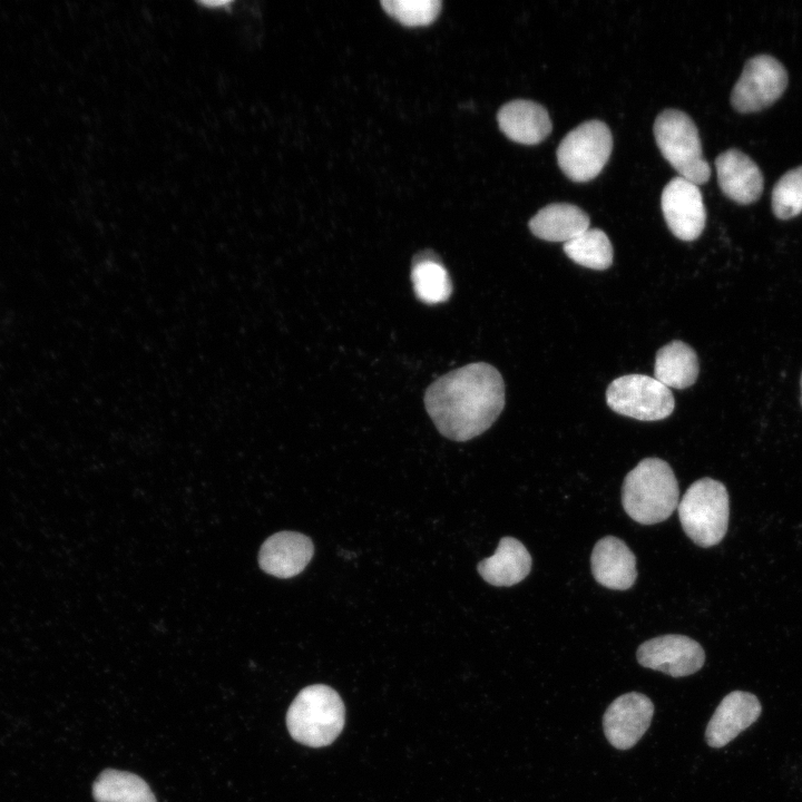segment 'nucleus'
I'll return each mask as SVG.
<instances>
[{
	"label": "nucleus",
	"mask_w": 802,
	"mask_h": 802,
	"mask_svg": "<svg viewBox=\"0 0 802 802\" xmlns=\"http://www.w3.org/2000/svg\"><path fill=\"white\" fill-rule=\"evenodd\" d=\"M684 532L696 545L707 548L718 544L728 526V493L723 483L711 478L693 482L678 502Z\"/></svg>",
	"instance_id": "obj_4"
},
{
	"label": "nucleus",
	"mask_w": 802,
	"mask_h": 802,
	"mask_svg": "<svg viewBox=\"0 0 802 802\" xmlns=\"http://www.w3.org/2000/svg\"><path fill=\"white\" fill-rule=\"evenodd\" d=\"M314 547L311 539L300 532L281 531L265 540L260 550L261 568L275 577L299 575L310 563Z\"/></svg>",
	"instance_id": "obj_14"
},
{
	"label": "nucleus",
	"mask_w": 802,
	"mask_h": 802,
	"mask_svg": "<svg viewBox=\"0 0 802 802\" xmlns=\"http://www.w3.org/2000/svg\"><path fill=\"white\" fill-rule=\"evenodd\" d=\"M717 182L722 192L740 204L757 200L764 179L759 166L743 151L731 148L715 159Z\"/></svg>",
	"instance_id": "obj_13"
},
{
	"label": "nucleus",
	"mask_w": 802,
	"mask_h": 802,
	"mask_svg": "<svg viewBox=\"0 0 802 802\" xmlns=\"http://www.w3.org/2000/svg\"><path fill=\"white\" fill-rule=\"evenodd\" d=\"M801 387H802V381H801ZM801 400H802V398H801Z\"/></svg>",
	"instance_id": "obj_25"
},
{
	"label": "nucleus",
	"mask_w": 802,
	"mask_h": 802,
	"mask_svg": "<svg viewBox=\"0 0 802 802\" xmlns=\"http://www.w3.org/2000/svg\"><path fill=\"white\" fill-rule=\"evenodd\" d=\"M531 233L549 242H568L589 228L588 215L569 203H551L529 221Z\"/></svg>",
	"instance_id": "obj_18"
},
{
	"label": "nucleus",
	"mask_w": 802,
	"mask_h": 802,
	"mask_svg": "<svg viewBox=\"0 0 802 802\" xmlns=\"http://www.w3.org/2000/svg\"><path fill=\"white\" fill-rule=\"evenodd\" d=\"M661 205L671 232L682 241L697 238L705 227L706 211L698 185L677 176L662 192Z\"/></svg>",
	"instance_id": "obj_10"
},
{
	"label": "nucleus",
	"mask_w": 802,
	"mask_h": 802,
	"mask_svg": "<svg viewBox=\"0 0 802 802\" xmlns=\"http://www.w3.org/2000/svg\"><path fill=\"white\" fill-rule=\"evenodd\" d=\"M531 569V556L514 537H502L495 554L478 564V573L490 585L512 586L525 579Z\"/></svg>",
	"instance_id": "obj_17"
},
{
	"label": "nucleus",
	"mask_w": 802,
	"mask_h": 802,
	"mask_svg": "<svg viewBox=\"0 0 802 802\" xmlns=\"http://www.w3.org/2000/svg\"><path fill=\"white\" fill-rule=\"evenodd\" d=\"M612 149L609 127L602 120L591 119L579 124L561 139L557 160L568 178L587 182L602 172Z\"/></svg>",
	"instance_id": "obj_6"
},
{
	"label": "nucleus",
	"mask_w": 802,
	"mask_h": 802,
	"mask_svg": "<svg viewBox=\"0 0 802 802\" xmlns=\"http://www.w3.org/2000/svg\"><path fill=\"white\" fill-rule=\"evenodd\" d=\"M762 706L755 695L744 691L728 693L713 713L705 731L706 743L723 747L761 715Z\"/></svg>",
	"instance_id": "obj_12"
},
{
	"label": "nucleus",
	"mask_w": 802,
	"mask_h": 802,
	"mask_svg": "<svg viewBox=\"0 0 802 802\" xmlns=\"http://www.w3.org/2000/svg\"><path fill=\"white\" fill-rule=\"evenodd\" d=\"M497 120L508 138L526 145L540 143L552 128L547 109L527 99H515L505 104L498 111Z\"/></svg>",
	"instance_id": "obj_16"
},
{
	"label": "nucleus",
	"mask_w": 802,
	"mask_h": 802,
	"mask_svg": "<svg viewBox=\"0 0 802 802\" xmlns=\"http://www.w3.org/2000/svg\"><path fill=\"white\" fill-rule=\"evenodd\" d=\"M636 657L638 663L672 677L696 673L705 662L703 647L688 636L668 634L644 642Z\"/></svg>",
	"instance_id": "obj_9"
},
{
	"label": "nucleus",
	"mask_w": 802,
	"mask_h": 802,
	"mask_svg": "<svg viewBox=\"0 0 802 802\" xmlns=\"http://www.w3.org/2000/svg\"><path fill=\"white\" fill-rule=\"evenodd\" d=\"M411 281L417 297L427 304L442 303L452 293L449 274L437 254L431 251H424L414 256Z\"/></svg>",
	"instance_id": "obj_20"
},
{
	"label": "nucleus",
	"mask_w": 802,
	"mask_h": 802,
	"mask_svg": "<svg viewBox=\"0 0 802 802\" xmlns=\"http://www.w3.org/2000/svg\"><path fill=\"white\" fill-rule=\"evenodd\" d=\"M381 6L388 14L408 27L429 25L441 10L439 0H382Z\"/></svg>",
	"instance_id": "obj_24"
},
{
	"label": "nucleus",
	"mask_w": 802,
	"mask_h": 802,
	"mask_svg": "<svg viewBox=\"0 0 802 802\" xmlns=\"http://www.w3.org/2000/svg\"><path fill=\"white\" fill-rule=\"evenodd\" d=\"M96 802H157L149 785L138 775L107 769L92 784Z\"/></svg>",
	"instance_id": "obj_21"
},
{
	"label": "nucleus",
	"mask_w": 802,
	"mask_h": 802,
	"mask_svg": "<svg viewBox=\"0 0 802 802\" xmlns=\"http://www.w3.org/2000/svg\"><path fill=\"white\" fill-rule=\"evenodd\" d=\"M565 254L575 263L597 271L608 268L613 263V246L599 228H588L571 241L564 243Z\"/></svg>",
	"instance_id": "obj_22"
},
{
	"label": "nucleus",
	"mask_w": 802,
	"mask_h": 802,
	"mask_svg": "<svg viewBox=\"0 0 802 802\" xmlns=\"http://www.w3.org/2000/svg\"><path fill=\"white\" fill-rule=\"evenodd\" d=\"M788 86V72L772 56L749 59L733 87L731 104L740 113H755L774 104Z\"/></svg>",
	"instance_id": "obj_8"
},
{
	"label": "nucleus",
	"mask_w": 802,
	"mask_h": 802,
	"mask_svg": "<svg viewBox=\"0 0 802 802\" xmlns=\"http://www.w3.org/2000/svg\"><path fill=\"white\" fill-rule=\"evenodd\" d=\"M654 715V704L638 692L625 693L615 698L603 716V730L615 749L633 747L648 730Z\"/></svg>",
	"instance_id": "obj_11"
},
{
	"label": "nucleus",
	"mask_w": 802,
	"mask_h": 802,
	"mask_svg": "<svg viewBox=\"0 0 802 802\" xmlns=\"http://www.w3.org/2000/svg\"><path fill=\"white\" fill-rule=\"evenodd\" d=\"M772 209L780 219L802 213V166L786 172L772 190Z\"/></svg>",
	"instance_id": "obj_23"
},
{
	"label": "nucleus",
	"mask_w": 802,
	"mask_h": 802,
	"mask_svg": "<svg viewBox=\"0 0 802 802\" xmlns=\"http://www.w3.org/2000/svg\"><path fill=\"white\" fill-rule=\"evenodd\" d=\"M590 565L595 580L609 589L626 590L637 577L635 555L623 540L614 536H606L596 542Z\"/></svg>",
	"instance_id": "obj_15"
},
{
	"label": "nucleus",
	"mask_w": 802,
	"mask_h": 802,
	"mask_svg": "<svg viewBox=\"0 0 802 802\" xmlns=\"http://www.w3.org/2000/svg\"><path fill=\"white\" fill-rule=\"evenodd\" d=\"M606 401L614 412L642 421L665 419L675 407L669 388L645 374L615 379L607 388Z\"/></svg>",
	"instance_id": "obj_7"
},
{
	"label": "nucleus",
	"mask_w": 802,
	"mask_h": 802,
	"mask_svg": "<svg viewBox=\"0 0 802 802\" xmlns=\"http://www.w3.org/2000/svg\"><path fill=\"white\" fill-rule=\"evenodd\" d=\"M678 502L676 477L671 466L659 458L643 459L624 479L622 503L636 522H662L671 517Z\"/></svg>",
	"instance_id": "obj_2"
},
{
	"label": "nucleus",
	"mask_w": 802,
	"mask_h": 802,
	"mask_svg": "<svg viewBox=\"0 0 802 802\" xmlns=\"http://www.w3.org/2000/svg\"><path fill=\"white\" fill-rule=\"evenodd\" d=\"M424 404L442 436L467 441L490 428L501 413L503 379L488 363H471L437 379L426 391Z\"/></svg>",
	"instance_id": "obj_1"
},
{
	"label": "nucleus",
	"mask_w": 802,
	"mask_h": 802,
	"mask_svg": "<svg viewBox=\"0 0 802 802\" xmlns=\"http://www.w3.org/2000/svg\"><path fill=\"white\" fill-rule=\"evenodd\" d=\"M653 130L661 153L681 177L696 185L708 180L711 167L703 156L697 127L687 114L665 109L656 117Z\"/></svg>",
	"instance_id": "obj_5"
},
{
	"label": "nucleus",
	"mask_w": 802,
	"mask_h": 802,
	"mask_svg": "<svg viewBox=\"0 0 802 802\" xmlns=\"http://www.w3.org/2000/svg\"><path fill=\"white\" fill-rule=\"evenodd\" d=\"M698 370L695 351L683 341H672L656 353L654 378L667 388L691 387L697 379Z\"/></svg>",
	"instance_id": "obj_19"
},
{
	"label": "nucleus",
	"mask_w": 802,
	"mask_h": 802,
	"mask_svg": "<svg viewBox=\"0 0 802 802\" xmlns=\"http://www.w3.org/2000/svg\"><path fill=\"white\" fill-rule=\"evenodd\" d=\"M345 723V707L340 695L323 684L303 688L290 705L286 726L299 743L322 747L341 734Z\"/></svg>",
	"instance_id": "obj_3"
}]
</instances>
